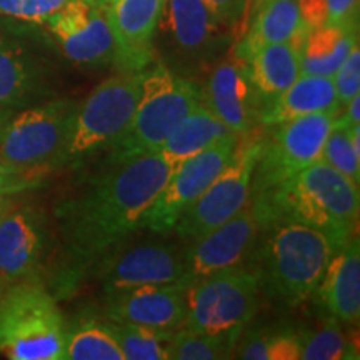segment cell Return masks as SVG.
Here are the masks:
<instances>
[{
  "instance_id": "cell-40",
  "label": "cell",
  "mask_w": 360,
  "mask_h": 360,
  "mask_svg": "<svg viewBox=\"0 0 360 360\" xmlns=\"http://www.w3.org/2000/svg\"><path fill=\"white\" fill-rule=\"evenodd\" d=\"M13 112H15V110L7 109V107H0V134H2L4 127H6L8 120H11V117L13 115Z\"/></svg>"
},
{
  "instance_id": "cell-21",
  "label": "cell",
  "mask_w": 360,
  "mask_h": 360,
  "mask_svg": "<svg viewBox=\"0 0 360 360\" xmlns=\"http://www.w3.org/2000/svg\"><path fill=\"white\" fill-rule=\"evenodd\" d=\"M51 96L44 72L22 45L0 34V107L20 110Z\"/></svg>"
},
{
  "instance_id": "cell-19",
  "label": "cell",
  "mask_w": 360,
  "mask_h": 360,
  "mask_svg": "<svg viewBox=\"0 0 360 360\" xmlns=\"http://www.w3.org/2000/svg\"><path fill=\"white\" fill-rule=\"evenodd\" d=\"M165 0H110L107 4L117 42V60L122 70H143L154 53Z\"/></svg>"
},
{
  "instance_id": "cell-14",
  "label": "cell",
  "mask_w": 360,
  "mask_h": 360,
  "mask_svg": "<svg viewBox=\"0 0 360 360\" xmlns=\"http://www.w3.org/2000/svg\"><path fill=\"white\" fill-rule=\"evenodd\" d=\"M96 267L103 294L141 285L186 283V249L172 242L122 245Z\"/></svg>"
},
{
  "instance_id": "cell-26",
  "label": "cell",
  "mask_w": 360,
  "mask_h": 360,
  "mask_svg": "<svg viewBox=\"0 0 360 360\" xmlns=\"http://www.w3.org/2000/svg\"><path fill=\"white\" fill-rule=\"evenodd\" d=\"M227 134L231 130L202 103L169 134L157 154L174 170Z\"/></svg>"
},
{
  "instance_id": "cell-10",
  "label": "cell",
  "mask_w": 360,
  "mask_h": 360,
  "mask_svg": "<svg viewBox=\"0 0 360 360\" xmlns=\"http://www.w3.org/2000/svg\"><path fill=\"white\" fill-rule=\"evenodd\" d=\"M339 115L321 112L274 125L255 165L250 195L278 186L321 159L327 135Z\"/></svg>"
},
{
  "instance_id": "cell-6",
  "label": "cell",
  "mask_w": 360,
  "mask_h": 360,
  "mask_svg": "<svg viewBox=\"0 0 360 360\" xmlns=\"http://www.w3.org/2000/svg\"><path fill=\"white\" fill-rule=\"evenodd\" d=\"M141 80L142 70H122L80 101L60 167L77 169L122 137L134 117Z\"/></svg>"
},
{
  "instance_id": "cell-22",
  "label": "cell",
  "mask_w": 360,
  "mask_h": 360,
  "mask_svg": "<svg viewBox=\"0 0 360 360\" xmlns=\"http://www.w3.org/2000/svg\"><path fill=\"white\" fill-rule=\"evenodd\" d=\"M307 30L297 0H267L252 15L240 42L233 49V56L247 62L265 45L281 42L300 45Z\"/></svg>"
},
{
  "instance_id": "cell-28",
  "label": "cell",
  "mask_w": 360,
  "mask_h": 360,
  "mask_svg": "<svg viewBox=\"0 0 360 360\" xmlns=\"http://www.w3.org/2000/svg\"><path fill=\"white\" fill-rule=\"evenodd\" d=\"M302 360L359 359L357 342L345 332L342 323L327 319L319 330H297Z\"/></svg>"
},
{
  "instance_id": "cell-3",
  "label": "cell",
  "mask_w": 360,
  "mask_h": 360,
  "mask_svg": "<svg viewBox=\"0 0 360 360\" xmlns=\"http://www.w3.org/2000/svg\"><path fill=\"white\" fill-rule=\"evenodd\" d=\"M339 250L322 232L295 222L265 227L247 260L260 292L272 302L297 307L314 295L328 260Z\"/></svg>"
},
{
  "instance_id": "cell-34",
  "label": "cell",
  "mask_w": 360,
  "mask_h": 360,
  "mask_svg": "<svg viewBox=\"0 0 360 360\" xmlns=\"http://www.w3.org/2000/svg\"><path fill=\"white\" fill-rule=\"evenodd\" d=\"M45 179H47V174L22 170L15 165L0 160V195L2 197L32 191V188L39 187Z\"/></svg>"
},
{
  "instance_id": "cell-31",
  "label": "cell",
  "mask_w": 360,
  "mask_h": 360,
  "mask_svg": "<svg viewBox=\"0 0 360 360\" xmlns=\"http://www.w3.org/2000/svg\"><path fill=\"white\" fill-rule=\"evenodd\" d=\"M321 159L340 174L360 184V125H347L337 117L322 147Z\"/></svg>"
},
{
  "instance_id": "cell-38",
  "label": "cell",
  "mask_w": 360,
  "mask_h": 360,
  "mask_svg": "<svg viewBox=\"0 0 360 360\" xmlns=\"http://www.w3.org/2000/svg\"><path fill=\"white\" fill-rule=\"evenodd\" d=\"M297 4L309 29L326 25V0H297Z\"/></svg>"
},
{
  "instance_id": "cell-27",
  "label": "cell",
  "mask_w": 360,
  "mask_h": 360,
  "mask_svg": "<svg viewBox=\"0 0 360 360\" xmlns=\"http://www.w3.org/2000/svg\"><path fill=\"white\" fill-rule=\"evenodd\" d=\"M64 360H124V355L103 321L87 319L67 327Z\"/></svg>"
},
{
  "instance_id": "cell-13",
  "label": "cell",
  "mask_w": 360,
  "mask_h": 360,
  "mask_svg": "<svg viewBox=\"0 0 360 360\" xmlns=\"http://www.w3.org/2000/svg\"><path fill=\"white\" fill-rule=\"evenodd\" d=\"M262 220L252 200L238 212L220 224L214 231L186 247V276L184 282L191 283L212 276L220 270L247 264L262 233Z\"/></svg>"
},
{
  "instance_id": "cell-25",
  "label": "cell",
  "mask_w": 360,
  "mask_h": 360,
  "mask_svg": "<svg viewBox=\"0 0 360 360\" xmlns=\"http://www.w3.org/2000/svg\"><path fill=\"white\" fill-rule=\"evenodd\" d=\"M245 64L264 109V105L281 96L300 75L299 45L294 42L265 45Z\"/></svg>"
},
{
  "instance_id": "cell-30",
  "label": "cell",
  "mask_w": 360,
  "mask_h": 360,
  "mask_svg": "<svg viewBox=\"0 0 360 360\" xmlns=\"http://www.w3.org/2000/svg\"><path fill=\"white\" fill-rule=\"evenodd\" d=\"M238 334H200L179 328L167 342L169 360H220L232 359Z\"/></svg>"
},
{
  "instance_id": "cell-8",
  "label": "cell",
  "mask_w": 360,
  "mask_h": 360,
  "mask_svg": "<svg viewBox=\"0 0 360 360\" xmlns=\"http://www.w3.org/2000/svg\"><path fill=\"white\" fill-rule=\"evenodd\" d=\"M259 295V277L247 264L207 276L187 287L182 328L212 335L240 334L257 312Z\"/></svg>"
},
{
  "instance_id": "cell-11",
  "label": "cell",
  "mask_w": 360,
  "mask_h": 360,
  "mask_svg": "<svg viewBox=\"0 0 360 360\" xmlns=\"http://www.w3.org/2000/svg\"><path fill=\"white\" fill-rule=\"evenodd\" d=\"M237 141V134L224 135L212 146L174 169L159 195L143 214L141 229L159 236H167L172 232L180 215L200 199L202 193L227 167L236 152Z\"/></svg>"
},
{
  "instance_id": "cell-37",
  "label": "cell",
  "mask_w": 360,
  "mask_h": 360,
  "mask_svg": "<svg viewBox=\"0 0 360 360\" xmlns=\"http://www.w3.org/2000/svg\"><path fill=\"white\" fill-rule=\"evenodd\" d=\"M326 24H359V0H326Z\"/></svg>"
},
{
  "instance_id": "cell-4",
  "label": "cell",
  "mask_w": 360,
  "mask_h": 360,
  "mask_svg": "<svg viewBox=\"0 0 360 360\" xmlns=\"http://www.w3.org/2000/svg\"><path fill=\"white\" fill-rule=\"evenodd\" d=\"M202 105V87L165 64L142 70L141 90L134 117L122 137L109 148V159L157 152L169 134Z\"/></svg>"
},
{
  "instance_id": "cell-1",
  "label": "cell",
  "mask_w": 360,
  "mask_h": 360,
  "mask_svg": "<svg viewBox=\"0 0 360 360\" xmlns=\"http://www.w3.org/2000/svg\"><path fill=\"white\" fill-rule=\"evenodd\" d=\"M170 172L157 152L107 159L101 172L65 197L56 217L70 272H84L125 245Z\"/></svg>"
},
{
  "instance_id": "cell-35",
  "label": "cell",
  "mask_w": 360,
  "mask_h": 360,
  "mask_svg": "<svg viewBox=\"0 0 360 360\" xmlns=\"http://www.w3.org/2000/svg\"><path fill=\"white\" fill-rule=\"evenodd\" d=\"M300 342L297 330L278 328L270 332L269 360H299Z\"/></svg>"
},
{
  "instance_id": "cell-16",
  "label": "cell",
  "mask_w": 360,
  "mask_h": 360,
  "mask_svg": "<svg viewBox=\"0 0 360 360\" xmlns=\"http://www.w3.org/2000/svg\"><path fill=\"white\" fill-rule=\"evenodd\" d=\"M202 87V103L231 132L242 135L260 127L262 102L247 72L236 56L215 62Z\"/></svg>"
},
{
  "instance_id": "cell-17",
  "label": "cell",
  "mask_w": 360,
  "mask_h": 360,
  "mask_svg": "<svg viewBox=\"0 0 360 360\" xmlns=\"http://www.w3.org/2000/svg\"><path fill=\"white\" fill-rule=\"evenodd\" d=\"M47 222L35 207L11 205L0 214V282L11 283L37 278L45 249Z\"/></svg>"
},
{
  "instance_id": "cell-5",
  "label": "cell",
  "mask_w": 360,
  "mask_h": 360,
  "mask_svg": "<svg viewBox=\"0 0 360 360\" xmlns=\"http://www.w3.org/2000/svg\"><path fill=\"white\" fill-rule=\"evenodd\" d=\"M67 323L37 278L11 283L0 295V354L11 360H64Z\"/></svg>"
},
{
  "instance_id": "cell-44",
  "label": "cell",
  "mask_w": 360,
  "mask_h": 360,
  "mask_svg": "<svg viewBox=\"0 0 360 360\" xmlns=\"http://www.w3.org/2000/svg\"><path fill=\"white\" fill-rule=\"evenodd\" d=\"M98 2H103V4H109L110 0H98Z\"/></svg>"
},
{
  "instance_id": "cell-42",
  "label": "cell",
  "mask_w": 360,
  "mask_h": 360,
  "mask_svg": "<svg viewBox=\"0 0 360 360\" xmlns=\"http://www.w3.org/2000/svg\"><path fill=\"white\" fill-rule=\"evenodd\" d=\"M11 204H12V200L8 199V197H2V195H0V214H2L4 210H6L7 207L11 205Z\"/></svg>"
},
{
  "instance_id": "cell-9",
  "label": "cell",
  "mask_w": 360,
  "mask_h": 360,
  "mask_svg": "<svg viewBox=\"0 0 360 360\" xmlns=\"http://www.w3.org/2000/svg\"><path fill=\"white\" fill-rule=\"evenodd\" d=\"M264 134L259 127L238 135L236 152L219 177L202 193L195 204L180 215L174 233L180 240L192 242L227 222L250 200V186L264 147Z\"/></svg>"
},
{
  "instance_id": "cell-2",
  "label": "cell",
  "mask_w": 360,
  "mask_h": 360,
  "mask_svg": "<svg viewBox=\"0 0 360 360\" xmlns=\"http://www.w3.org/2000/svg\"><path fill=\"white\" fill-rule=\"evenodd\" d=\"M250 200L264 229L276 222L302 224L327 236L337 249L357 231L359 186L322 159Z\"/></svg>"
},
{
  "instance_id": "cell-43",
  "label": "cell",
  "mask_w": 360,
  "mask_h": 360,
  "mask_svg": "<svg viewBox=\"0 0 360 360\" xmlns=\"http://www.w3.org/2000/svg\"><path fill=\"white\" fill-rule=\"evenodd\" d=\"M2 292H4V285H2V282H0V295H2Z\"/></svg>"
},
{
  "instance_id": "cell-7",
  "label": "cell",
  "mask_w": 360,
  "mask_h": 360,
  "mask_svg": "<svg viewBox=\"0 0 360 360\" xmlns=\"http://www.w3.org/2000/svg\"><path fill=\"white\" fill-rule=\"evenodd\" d=\"M79 103L77 98H47L13 112L0 134V160L47 175L60 169Z\"/></svg>"
},
{
  "instance_id": "cell-12",
  "label": "cell",
  "mask_w": 360,
  "mask_h": 360,
  "mask_svg": "<svg viewBox=\"0 0 360 360\" xmlns=\"http://www.w3.org/2000/svg\"><path fill=\"white\" fill-rule=\"evenodd\" d=\"M45 24L60 52L74 64L98 67L117 60V42L107 4L67 0Z\"/></svg>"
},
{
  "instance_id": "cell-41",
  "label": "cell",
  "mask_w": 360,
  "mask_h": 360,
  "mask_svg": "<svg viewBox=\"0 0 360 360\" xmlns=\"http://www.w3.org/2000/svg\"><path fill=\"white\" fill-rule=\"evenodd\" d=\"M264 2H267V0H249V6H247V12H249V8H250L252 15H254V13L257 12V8L262 6Z\"/></svg>"
},
{
  "instance_id": "cell-23",
  "label": "cell",
  "mask_w": 360,
  "mask_h": 360,
  "mask_svg": "<svg viewBox=\"0 0 360 360\" xmlns=\"http://www.w3.org/2000/svg\"><path fill=\"white\" fill-rule=\"evenodd\" d=\"M342 114L332 77L299 75L289 89L264 105L259 122L262 127H274L287 120L310 114Z\"/></svg>"
},
{
  "instance_id": "cell-39",
  "label": "cell",
  "mask_w": 360,
  "mask_h": 360,
  "mask_svg": "<svg viewBox=\"0 0 360 360\" xmlns=\"http://www.w3.org/2000/svg\"><path fill=\"white\" fill-rule=\"evenodd\" d=\"M340 119L347 125H360V94L344 107Z\"/></svg>"
},
{
  "instance_id": "cell-33",
  "label": "cell",
  "mask_w": 360,
  "mask_h": 360,
  "mask_svg": "<svg viewBox=\"0 0 360 360\" xmlns=\"http://www.w3.org/2000/svg\"><path fill=\"white\" fill-rule=\"evenodd\" d=\"M335 87L337 101L340 103V109L360 94V49L359 42L350 49L349 56L342 62L335 74L332 75Z\"/></svg>"
},
{
  "instance_id": "cell-24",
  "label": "cell",
  "mask_w": 360,
  "mask_h": 360,
  "mask_svg": "<svg viewBox=\"0 0 360 360\" xmlns=\"http://www.w3.org/2000/svg\"><path fill=\"white\" fill-rule=\"evenodd\" d=\"M357 42L359 24H326L309 29L299 45L300 75L332 77Z\"/></svg>"
},
{
  "instance_id": "cell-15",
  "label": "cell",
  "mask_w": 360,
  "mask_h": 360,
  "mask_svg": "<svg viewBox=\"0 0 360 360\" xmlns=\"http://www.w3.org/2000/svg\"><path fill=\"white\" fill-rule=\"evenodd\" d=\"M225 27L202 0H165L157 32L177 58L205 69L224 45Z\"/></svg>"
},
{
  "instance_id": "cell-20",
  "label": "cell",
  "mask_w": 360,
  "mask_h": 360,
  "mask_svg": "<svg viewBox=\"0 0 360 360\" xmlns=\"http://www.w3.org/2000/svg\"><path fill=\"white\" fill-rule=\"evenodd\" d=\"M319 309L327 319L354 326L360 315V244L352 237L328 260L322 281L314 292Z\"/></svg>"
},
{
  "instance_id": "cell-18",
  "label": "cell",
  "mask_w": 360,
  "mask_h": 360,
  "mask_svg": "<svg viewBox=\"0 0 360 360\" xmlns=\"http://www.w3.org/2000/svg\"><path fill=\"white\" fill-rule=\"evenodd\" d=\"M186 283L175 282L109 292L105 294V317L174 334L186 322Z\"/></svg>"
},
{
  "instance_id": "cell-36",
  "label": "cell",
  "mask_w": 360,
  "mask_h": 360,
  "mask_svg": "<svg viewBox=\"0 0 360 360\" xmlns=\"http://www.w3.org/2000/svg\"><path fill=\"white\" fill-rule=\"evenodd\" d=\"M202 2L227 29H233L242 24V19L247 15V6H249V0H202Z\"/></svg>"
},
{
  "instance_id": "cell-29",
  "label": "cell",
  "mask_w": 360,
  "mask_h": 360,
  "mask_svg": "<svg viewBox=\"0 0 360 360\" xmlns=\"http://www.w3.org/2000/svg\"><path fill=\"white\" fill-rule=\"evenodd\" d=\"M103 323L115 339L124 360H169L167 342L172 334H162L150 328L109 319H105Z\"/></svg>"
},
{
  "instance_id": "cell-32",
  "label": "cell",
  "mask_w": 360,
  "mask_h": 360,
  "mask_svg": "<svg viewBox=\"0 0 360 360\" xmlns=\"http://www.w3.org/2000/svg\"><path fill=\"white\" fill-rule=\"evenodd\" d=\"M67 0H0V17L27 22V24H45Z\"/></svg>"
}]
</instances>
